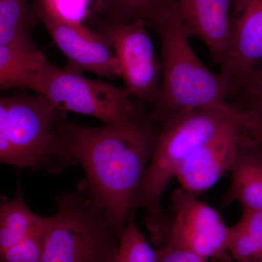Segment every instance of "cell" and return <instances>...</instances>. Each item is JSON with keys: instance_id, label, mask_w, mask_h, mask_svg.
Returning a JSON list of instances; mask_svg holds the SVG:
<instances>
[{"instance_id": "6da1fadb", "label": "cell", "mask_w": 262, "mask_h": 262, "mask_svg": "<svg viewBox=\"0 0 262 262\" xmlns=\"http://www.w3.org/2000/svg\"><path fill=\"white\" fill-rule=\"evenodd\" d=\"M158 123L137 116L101 127L60 122L54 146L64 168L79 164L95 206L120 237L151 158Z\"/></svg>"}, {"instance_id": "7a4b0ae2", "label": "cell", "mask_w": 262, "mask_h": 262, "mask_svg": "<svg viewBox=\"0 0 262 262\" xmlns=\"http://www.w3.org/2000/svg\"><path fill=\"white\" fill-rule=\"evenodd\" d=\"M151 28L159 34L161 42V84L148 118L159 123L169 115L182 110H213L237 120L248 134L261 141L259 130L251 117L227 99L225 78L220 72H211L196 56L178 10Z\"/></svg>"}, {"instance_id": "3957f363", "label": "cell", "mask_w": 262, "mask_h": 262, "mask_svg": "<svg viewBox=\"0 0 262 262\" xmlns=\"http://www.w3.org/2000/svg\"><path fill=\"white\" fill-rule=\"evenodd\" d=\"M227 118L208 110H187L165 117L158 123L151 158L134 201V210L145 213L150 241L160 247L165 243L167 215L161 206L168 184L189 156Z\"/></svg>"}, {"instance_id": "277c9868", "label": "cell", "mask_w": 262, "mask_h": 262, "mask_svg": "<svg viewBox=\"0 0 262 262\" xmlns=\"http://www.w3.org/2000/svg\"><path fill=\"white\" fill-rule=\"evenodd\" d=\"M41 262H117L120 239L97 209L84 181L57 198Z\"/></svg>"}, {"instance_id": "5b68a950", "label": "cell", "mask_w": 262, "mask_h": 262, "mask_svg": "<svg viewBox=\"0 0 262 262\" xmlns=\"http://www.w3.org/2000/svg\"><path fill=\"white\" fill-rule=\"evenodd\" d=\"M63 113L40 94L0 96V164L63 170L53 134Z\"/></svg>"}, {"instance_id": "8992f818", "label": "cell", "mask_w": 262, "mask_h": 262, "mask_svg": "<svg viewBox=\"0 0 262 262\" xmlns=\"http://www.w3.org/2000/svg\"><path fill=\"white\" fill-rule=\"evenodd\" d=\"M42 95L60 111L96 117L105 124L125 121L139 115L124 89L86 78L81 71L63 68L46 59L31 81L29 89Z\"/></svg>"}, {"instance_id": "52a82bcc", "label": "cell", "mask_w": 262, "mask_h": 262, "mask_svg": "<svg viewBox=\"0 0 262 262\" xmlns=\"http://www.w3.org/2000/svg\"><path fill=\"white\" fill-rule=\"evenodd\" d=\"M144 20L127 23L97 18L96 31L106 38L113 48L120 68L124 90L130 96L154 105L161 84V63Z\"/></svg>"}, {"instance_id": "ba28073f", "label": "cell", "mask_w": 262, "mask_h": 262, "mask_svg": "<svg viewBox=\"0 0 262 262\" xmlns=\"http://www.w3.org/2000/svg\"><path fill=\"white\" fill-rule=\"evenodd\" d=\"M170 201L165 244L184 248L206 261L230 256L227 251L229 227L218 211L182 188L172 192Z\"/></svg>"}, {"instance_id": "9c48e42d", "label": "cell", "mask_w": 262, "mask_h": 262, "mask_svg": "<svg viewBox=\"0 0 262 262\" xmlns=\"http://www.w3.org/2000/svg\"><path fill=\"white\" fill-rule=\"evenodd\" d=\"M32 8L68 64L81 71L115 79L120 77V68L113 48L107 39L82 24L67 21L37 1Z\"/></svg>"}, {"instance_id": "30bf717a", "label": "cell", "mask_w": 262, "mask_h": 262, "mask_svg": "<svg viewBox=\"0 0 262 262\" xmlns=\"http://www.w3.org/2000/svg\"><path fill=\"white\" fill-rule=\"evenodd\" d=\"M261 64L262 0H232L229 49L220 72L229 101Z\"/></svg>"}, {"instance_id": "8fae6325", "label": "cell", "mask_w": 262, "mask_h": 262, "mask_svg": "<svg viewBox=\"0 0 262 262\" xmlns=\"http://www.w3.org/2000/svg\"><path fill=\"white\" fill-rule=\"evenodd\" d=\"M244 131L237 120L226 118L177 172L180 188L198 195L214 186L229 173Z\"/></svg>"}, {"instance_id": "7c38bea8", "label": "cell", "mask_w": 262, "mask_h": 262, "mask_svg": "<svg viewBox=\"0 0 262 262\" xmlns=\"http://www.w3.org/2000/svg\"><path fill=\"white\" fill-rule=\"evenodd\" d=\"M232 0H179L178 13L189 37L198 38L214 64L225 63L231 33Z\"/></svg>"}, {"instance_id": "4fadbf2b", "label": "cell", "mask_w": 262, "mask_h": 262, "mask_svg": "<svg viewBox=\"0 0 262 262\" xmlns=\"http://www.w3.org/2000/svg\"><path fill=\"white\" fill-rule=\"evenodd\" d=\"M229 173L230 185L221 206L237 202L244 209L262 210V144L245 131Z\"/></svg>"}, {"instance_id": "5bb4252c", "label": "cell", "mask_w": 262, "mask_h": 262, "mask_svg": "<svg viewBox=\"0 0 262 262\" xmlns=\"http://www.w3.org/2000/svg\"><path fill=\"white\" fill-rule=\"evenodd\" d=\"M179 0H97L98 18L118 23L142 20L152 27L178 10Z\"/></svg>"}, {"instance_id": "9a60e30c", "label": "cell", "mask_w": 262, "mask_h": 262, "mask_svg": "<svg viewBox=\"0 0 262 262\" xmlns=\"http://www.w3.org/2000/svg\"><path fill=\"white\" fill-rule=\"evenodd\" d=\"M46 59L36 46H0V90L29 89L33 76Z\"/></svg>"}, {"instance_id": "2e32d148", "label": "cell", "mask_w": 262, "mask_h": 262, "mask_svg": "<svg viewBox=\"0 0 262 262\" xmlns=\"http://www.w3.org/2000/svg\"><path fill=\"white\" fill-rule=\"evenodd\" d=\"M46 218L29 208L20 187L11 201L0 198V254L37 228Z\"/></svg>"}, {"instance_id": "e0dca14e", "label": "cell", "mask_w": 262, "mask_h": 262, "mask_svg": "<svg viewBox=\"0 0 262 262\" xmlns=\"http://www.w3.org/2000/svg\"><path fill=\"white\" fill-rule=\"evenodd\" d=\"M38 18L29 0H0V46L34 47Z\"/></svg>"}, {"instance_id": "ac0fdd59", "label": "cell", "mask_w": 262, "mask_h": 262, "mask_svg": "<svg viewBox=\"0 0 262 262\" xmlns=\"http://www.w3.org/2000/svg\"><path fill=\"white\" fill-rule=\"evenodd\" d=\"M227 251L237 262H262V210L244 209L229 227Z\"/></svg>"}, {"instance_id": "d6986e66", "label": "cell", "mask_w": 262, "mask_h": 262, "mask_svg": "<svg viewBox=\"0 0 262 262\" xmlns=\"http://www.w3.org/2000/svg\"><path fill=\"white\" fill-rule=\"evenodd\" d=\"M119 239L117 262H157L156 249L148 243L138 227L134 211L129 215Z\"/></svg>"}, {"instance_id": "ffe728a7", "label": "cell", "mask_w": 262, "mask_h": 262, "mask_svg": "<svg viewBox=\"0 0 262 262\" xmlns=\"http://www.w3.org/2000/svg\"><path fill=\"white\" fill-rule=\"evenodd\" d=\"M50 216L13 246L0 254V262H41Z\"/></svg>"}, {"instance_id": "44dd1931", "label": "cell", "mask_w": 262, "mask_h": 262, "mask_svg": "<svg viewBox=\"0 0 262 262\" xmlns=\"http://www.w3.org/2000/svg\"><path fill=\"white\" fill-rule=\"evenodd\" d=\"M233 100L232 104L253 119L262 135V64L245 81Z\"/></svg>"}, {"instance_id": "7402d4cb", "label": "cell", "mask_w": 262, "mask_h": 262, "mask_svg": "<svg viewBox=\"0 0 262 262\" xmlns=\"http://www.w3.org/2000/svg\"><path fill=\"white\" fill-rule=\"evenodd\" d=\"M67 21L82 24L88 13L90 0H33Z\"/></svg>"}, {"instance_id": "603a6c76", "label": "cell", "mask_w": 262, "mask_h": 262, "mask_svg": "<svg viewBox=\"0 0 262 262\" xmlns=\"http://www.w3.org/2000/svg\"><path fill=\"white\" fill-rule=\"evenodd\" d=\"M156 254L157 262H206L194 253L169 243L156 248Z\"/></svg>"}]
</instances>
